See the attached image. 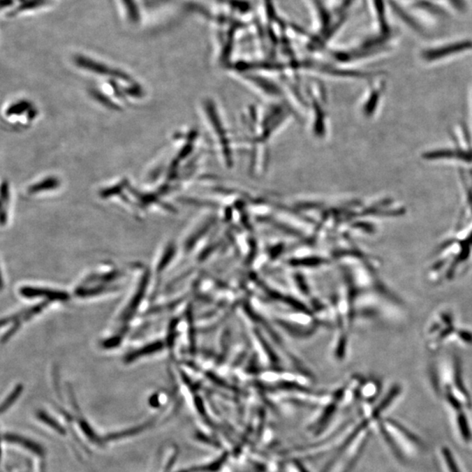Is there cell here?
<instances>
[{
  "mask_svg": "<svg viewBox=\"0 0 472 472\" xmlns=\"http://www.w3.org/2000/svg\"><path fill=\"white\" fill-rule=\"evenodd\" d=\"M429 376L435 390L455 411L471 408L470 394L464 383L463 367L457 354L437 353L430 364Z\"/></svg>",
  "mask_w": 472,
  "mask_h": 472,
  "instance_id": "obj_1",
  "label": "cell"
},
{
  "mask_svg": "<svg viewBox=\"0 0 472 472\" xmlns=\"http://www.w3.org/2000/svg\"><path fill=\"white\" fill-rule=\"evenodd\" d=\"M472 256V226L458 231L436 248L427 276L433 283L450 282L467 265Z\"/></svg>",
  "mask_w": 472,
  "mask_h": 472,
  "instance_id": "obj_2",
  "label": "cell"
},
{
  "mask_svg": "<svg viewBox=\"0 0 472 472\" xmlns=\"http://www.w3.org/2000/svg\"><path fill=\"white\" fill-rule=\"evenodd\" d=\"M456 318L452 311L442 310L430 319L425 332L427 349L437 354L448 342L453 341L457 331Z\"/></svg>",
  "mask_w": 472,
  "mask_h": 472,
  "instance_id": "obj_3",
  "label": "cell"
},
{
  "mask_svg": "<svg viewBox=\"0 0 472 472\" xmlns=\"http://www.w3.org/2000/svg\"><path fill=\"white\" fill-rule=\"evenodd\" d=\"M472 50L471 40H459L451 43L439 45L438 47L426 48L422 52V58L426 62H436L444 59L463 54L464 52Z\"/></svg>",
  "mask_w": 472,
  "mask_h": 472,
  "instance_id": "obj_4",
  "label": "cell"
},
{
  "mask_svg": "<svg viewBox=\"0 0 472 472\" xmlns=\"http://www.w3.org/2000/svg\"><path fill=\"white\" fill-rule=\"evenodd\" d=\"M20 296L29 300L41 298L45 302H66L69 300V295L65 291L50 289V288L26 286L20 288Z\"/></svg>",
  "mask_w": 472,
  "mask_h": 472,
  "instance_id": "obj_5",
  "label": "cell"
},
{
  "mask_svg": "<svg viewBox=\"0 0 472 472\" xmlns=\"http://www.w3.org/2000/svg\"><path fill=\"white\" fill-rule=\"evenodd\" d=\"M385 423H386V426L384 425L383 428L384 430H386V432L391 434V435L400 437L401 455L402 448H404L406 444H407L409 449H411V448L414 450L421 449L422 447L421 440H419L418 436H415L414 434L409 432L408 430L405 429L400 423H398L397 422H395L394 420L392 419H387ZM390 434H388V435H390Z\"/></svg>",
  "mask_w": 472,
  "mask_h": 472,
  "instance_id": "obj_6",
  "label": "cell"
},
{
  "mask_svg": "<svg viewBox=\"0 0 472 472\" xmlns=\"http://www.w3.org/2000/svg\"><path fill=\"white\" fill-rule=\"evenodd\" d=\"M149 279H150V273L145 272L142 276L141 282L138 284L136 293H134L133 297L128 303L127 307L124 308L123 314L120 316V320L124 323L131 320L133 316L136 314L138 307L141 304L142 300H144L145 290L148 286Z\"/></svg>",
  "mask_w": 472,
  "mask_h": 472,
  "instance_id": "obj_7",
  "label": "cell"
},
{
  "mask_svg": "<svg viewBox=\"0 0 472 472\" xmlns=\"http://www.w3.org/2000/svg\"><path fill=\"white\" fill-rule=\"evenodd\" d=\"M165 344L161 341V340H157V341L152 342L142 346L141 348H138L133 351L127 354L126 358H124V362L126 363H133L136 362L137 360L144 358L145 356H150L155 353L161 352L164 349Z\"/></svg>",
  "mask_w": 472,
  "mask_h": 472,
  "instance_id": "obj_8",
  "label": "cell"
},
{
  "mask_svg": "<svg viewBox=\"0 0 472 472\" xmlns=\"http://www.w3.org/2000/svg\"><path fill=\"white\" fill-rule=\"evenodd\" d=\"M3 439L6 440V442L19 444V445L26 448V449L32 451L34 454L39 455V456H43L44 454L43 447L34 443V441L26 438V437L8 433L3 436Z\"/></svg>",
  "mask_w": 472,
  "mask_h": 472,
  "instance_id": "obj_9",
  "label": "cell"
},
{
  "mask_svg": "<svg viewBox=\"0 0 472 472\" xmlns=\"http://www.w3.org/2000/svg\"><path fill=\"white\" fill-rule=\"evenodd\" d=\"M401 392V388L400 385H394V386L391 388V390L388 392L386 397L383 398V400L381 401V404L377 406L376 409L373 412V416L374 418H380L381 415L385 411H387V408L393 404V401L397 399L399 395H400Z\"/></svg>",
  "mask_w": 472,
  "mask_h": 472,
  "instance_id": "obj_10",
  "label": "cell"
},
{
  "mask_svg": "<svg viewBox=\"0 0 472 472\" xmlns=\"http://www.w3.org/2000/svg\"><path fill=\"white\" fill-rule=\"evenodd\" d=\"M457 428L459 429L462 437L464 442H471L472 440V434L471 432L470 425H469L468 419L463 411L457 412Z\"/></svg>",
  "mask_w": 472,
  "mask_h": 472,
  "instance_id": "obj_11",
  "label": "cell"
},
{
  "mask_svg": "<svg viewBox=\"0 0 472 472\" xmlns=\"http://www.w3.org/2000/svg\"><path fill=\"white\" fill-rule=\"evenodd\" d=\"M383 87H378L376 89H374L371 92L369 99L367 101L364 109H365V112L367 116L370 117V115H372L374 111L376 110L378 104L380 103L381 93H383Z\"/></svg>",
  "mask_w": 472,
  "mask_h": 472,
  "instance_id": "obj_12",
  "label": "cell"
},
{
  "mask_svg": "<svg viewBox=\"0 0 472 472\" xmlns=\"http://www.w3.org/2000/svg\"><path fill=\"white\" fill-rule=\"evenodd\" d=\"M453 341L465 347L472 346L471 330L467 328H458Z\"/></svg>",
  "mask_w": 472,
  "mask_h": 472,
  "instance_id": "obj_13",
  "label": "cell"
},
{
  "mask_svg": "<svg viewBox=\"0 0 472 472\" xmlns=\"http://www.w3.org/2000/svg\"><path fill=\"white\" fill-rule=\"evenodd\" d=\"M23 386L22 385H17V386L13 388V390L11 393L9 394L8 397L6 398V400L3 401L1 405V413L4 414L6 411H8L10 408L12 407V405L18 400L20 394H22Z\"/></svg>",
  "mask_w": 472,
  "mask_h": 472,
  "instance_id": "obj_14",
  "label": "cell"
},
{
  "mask_svg": "<svg viewBox=\"0 0 472 472\" xmlns=\"http://www.w3.org/2000/svg\"><path fill=\"white\" fill-rule=\"evenodd\" d=\"M443 460L445 462L446 466L449 472H461L459 468L457 466L456 460L451 453L449 448L443 447L442 450Z\"/></svg>",
  "mask_w": 472,
  "mask_h": 472,
  "instance_id": "obj_15",
  "label": "cell"
},
{
  "mask_svg": "<svg viewBox=\"0 0 472 472\" xmlns=\"http://www.w3.org/2000/svg\"><path fill=\"white\" fill-rule=\"evenodd\" d=\"M173 253H175V248L172 247V246H170V247L166 249L164 255H163V258L161 261H159L158 266V273L163 272V270H165V267L168 265L170 261H171Z\"/></svg>",
  "mask_w": 472,
  "mask_h": 472,
  "instance_id": "obj_16",
  "label": "cell"
},
{
  "mask_svg": "<svg viewBox=\"0 0 472 472\" xmlns=\"http://www.w3.org/2000/svg\"><path fill=\"white\" fill-rule=\"evenodd\" d=\"M148 425H144V426H138L137 428L131 429L130 430H126V432H121L120 434H113V435L109 436L108 437V439H118L121 438V437H124L126 436H131V435H135V434L140 433L142 432V430H144L145 428H147Z\"/></svg>",
  "mask_w": 472,
  "mask_h": 472,
  "instance_id": "obj_17",
  "label": "cell"
},
{
  "mask_svg": "<svg viewBox=\"0 0 472 472\" xmlns=\"http://www.w3.org/2000/svg\"><path fill=\"white\" fill-rule=\"evenodd\" d=\"M38 418H39L41 421L46 422V425H50L51 428L57 430V432L64 434V429H62L61 427L57 425V422H55L53 419L50 418V416L45 415L44 413H40Z\"/></svg>",
  "mask_w": 472,
  "mask_h": 472,
  "instance_id": "obj_18",
  "label": "cell"
}]
</instances>
